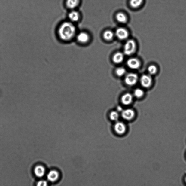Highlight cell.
Listing matches in <instances>:
<instances>
[{"mask_svg": "<svg viewBox=\"0 0 186 186\" xmlns=\"http://www.w3.org/2000/svg\"><path fill=\"white\" fill-rule=\"evenodd\" d=\"M76 34L75 26L69 20L60 23L57 29V36L62 42H67L71 41L75 36Z\"/></svg>", "mask_w": 186, "mask_h": 186, "instance_id": "cell-1", "label": "cell"}, {"mask_svg": "<svg viewBox=\"0 0 186 186\" xmlns=\"http://www.w3.org/2000/svg\"><path fill=\"white\" fill-rule=\"evenodd\" d=\"M136 44L133 40H128L124 45V52L125 55L130 56L133 54L136 51Z\"/></svg>", "mask_w": 186, "mask_h": 186, "instance_id": "cell-2", "label": "cell"}, {"mask_svg": "<svg viewBox=\"0 0 186 186\" xmlns=\"http://www.w3.org/2000/svg\"><path fill=\"white\" fill-rule=\"evenodd\" d=\"M140 82L141 84L144 88H149L152 86L153 80L150 75H143L140 78Z\"/></svg>", "mask_w": 186, "mask_h": 186, "instance_id": "cell-3", "label": "cell"}, {"mask_svg": "<svg viewBox=\"0 0 186 186\" xmlns=\"http://www.w3.org/2000/svg\"><path fill=\"white\" fill-rule=\"evenodd\" d=\"M138 80V76L136 74L131 73L127 75L125 78L124 81L129 86H133L136 84Z\"/></svg>", "mask_w": 186, "mask_h": 186, "instance_id": "cell-4", "label": "cell"}, {"mask_svg": "<svg viewBox=\"0 0 186 186\" xmlns=\"http://www.w3.org/2000/svg\"><path fill=\"white\" fill-rule=\"evenodd\" d=\"M115 35L120 40H124L127 39L128 37L129 33L126 29L122 27H120L116 29Z\"/></svg>", "mask_w": 186, "mask_h": 186, "instance_id": "cell-5", "label": "cell"}, {"mask_svg": "<svg viewBox=\"0 0 186 186\" xmlns=\"http://www.w3.org/2000/svg\"><path fill=\"white\" fill-rule=\"evenodd\" d=\"M127 65L132 69H137L140 67L141 63L140 61L137 58H132L129 59L127 62Z\"/></svg>", "mask_w": 186, "mask_h": 186, "instance_id": "cell-6", "label": "cell"}, {"mask_svg": "<svg viewBox=\"0 0 186 186\" xmlns=\"http://www.w3.org/2000/svg\"><path fill=\"white\" fill-rule=\"evenodd\" d=\"M121 116L123 119L127 120H130L134 117L135 112L133 109H127L122 111Z\"/></svg>", "mask_w": 186, "mask_h": 186, "instance_id": "cell-7", "label": "cell"}, {"mask_svg": "<svg viewBox=\"0 0 186 186\" xmlns=\"http://www.w3.org/2000/svg\"><path fill=\"white\" fill-rule=\"evenodd\" d=\"M114 128L116 133L119 135H122L126 131V126L124 123L118 121L114 125Z\"/></svg>", "mask_w": 186, "mask_h": 186, "instance_id": "cell-8", "label": "cell"}, {"mask_svg": "<svg viewBox=\"0 0 186 186\" xmlns=\"http://www.w3.org/2000/svg\"><path fill=\"white\" fill-rule=\"evenodd\" d=\"M69 21L73 23L77 22L80 18L79 14L75 10H71L68 14Z\"/></svg>", "mask_w": 186, "mask_h": 186, "instance_id": "cell-9", "label": "cell"}, {"mask_svg": "<svg viewBox=\"0 0 186 186\" xmlns=\"http://www.w3.org/2000/svg\"><path fill=\"white\" fill-rule=\"evenodd\" d=\"M47 177L49 181L54 182L58 179L59 174L58 172L56 170H51L47 174Z\"/></svg>", "mask_w": 186, "mask_h": 186, "instance_id": "cell-10", "label": "cell"}, {"mask_svg": "<svg viewBox=\"0 0 186 186\" xmlns=\"http://www.w3.org/2000/svg\"><path fill=\"white\" fill-rule=\"evenodd\" d=\"M133 97L131 93H127L124 94L121 98V102L125 105H128L133 101Z\"/></svg>", "mask_w": 186, "mask_h": 186, "instance_id": "cell-11", "label": "cell"}, {"mask_svg": "<svg viewBox=\"0 0 186 186\" xmlns=\"http://www.w3.org/2000/svg\"><path fill=\"white\" fill-rule=\"evenodd\" d=\"M78 42L81 43H85L88 42L90 39L88 34L85 32H80L76 36Z\"/></svg>", "mask_w": 186, "mask_h": 186, "instance_id": "cell-12", "label": "cell"}, {"mask_svg": "<svg viewBox=\"0 0 186 186\" xmlns=\"http://www.w3.org/2000/svg\"><path fill=\"white\" fill-rule=\"evenodd\" d=\"M34 173L36 177L41 178L44 175L46 170L44 166L41 165H38L35 167Z\"/></svg>", "mask_w": 186, "mask_h": 186, "instance_id": "cell-13", "label": "cell"}, {"mask_svg": "<svg viewBox=\"0 0 186 186\" xmlns=\"http://www.w3.org/2000/svg\"><path fill=\"white\" fill-rule=\"evenodd\" d=\"M80 0H66V6L68 9L74 10L79 5Z\"/></svg>", "mask_w": 186, "mask_h": 186, "instance_id": "cell-14", "label": "cell"}, {"mask_svg": "<svg viewBox=\"0 0 186 186\" xmlns=\"http://www.w3.org/2000/svg\"><path fill=\"white\" fill-rule=\"evenodd\" d=\"M124 55L120 52H118L113 56L112 60L114 63H120L124 59Z\"/></svg>", "mask_w": 186, "mask_h": 186, "instance_id": "cell-15", "label": "cell"}, {"mask_svg": "<svg viewBox=\"0 0 186 186\" xmlns=\"http://www.w3.org/2000/svg\"><path fill=\"white\" fill-rule=\"evenodd\" d=\"M116 19L118 22L122 23H125L127 21L126 15L123 13H119L116 15Z\"/></svg>", "mask_w": 186, "mask_h": 186, "instance_id": "cell-16", "label": "cell"}, {"mask_svg": "<svg viewBox=\"0 0 186 186\" xmlns=\"http://www.w3.org/2000/svg\"><path fill=\"white\" fill-rule=\"evenodd\" d=\"M147 70L149 75L151 76L154 75L158 72V68L155 64H151L148 68Z\"/></svg>", "mask_w": 186, "mask_h": 186, "instance_id": "cell-17", "label": "cell"}, {"mask_svg": "<svg viewBox=\"0 0 186 186\" xmlns=\"http://www.w3.org/2000/svg\"><path fill=\"white\" fill-rule=\"evenodd\" d=\"M144 0H130V6L133 8H137L142 6Z\"/></svg>", "mask_w": 186, "mask_h": 186, "instance_id": "cell-18", "label": "cell"}, {"mask_svg": "<svg viewBox=\"0 0 186 186\" xmlns=\"http://www.w3.org/2000/svg\"><path fill=\"white\" fill-rule=\"evenodd\" d=\"M114 33L110 30L106 31L103 34L104 39L107 41H110L112 40L114 38Z\"/></svg>", "mask_w": 186, "mask_h": 186, "instance_id": "cell-19", "label": "cell"}, {"mask_svg": "<svg viewBox=\"0 0 186 186\" xmlns=\"http://www.w3.org/2000/svg\"><path fill=\"white\" fill-rule=\"evenodd\" d=\"M144 92L140 88H136L134 91V95L137 98H140L143 96Z\"/></svg>", "mask_w": 186, "mask_h": 186, "instance_id": "cell-20", "label": "cell"}, {"mask_svg": "<svg viewBox=\"0 0 186 186\" xmlns=\"http://www.w3.org/2000/svg\"><path fill=\"white\" fill-rule=\"evenodd\" d=\"M119 114L117 111H113L110 113L109 117L112 121H117L119 118Z\"/></svg>", "mask_w": 186, "mask_h": 186, "instance_id": "cell-21", "label": "cell"}, {"mask_svg": "<svg viewBox=\"0 0 186 186\" xmlns=\"http://www.w3.org/2000/svg\"><path fill=\"white\" fill-rule=\"evenodd\" d=\"M126 69L122 67L118 68L116 69L115 71L116 75L119 76V77L124 75L126 74Z\"/></svg>", "mask_w": 186, "mask_h": 186, "instance_id": "cell-22", "label": "cell"}, {"mask_svg": "<svg viewBox=\"0 0 186 186\" xmlns=\"http://www.w3.org/2000/svg\"><path fill=\"white\" fill-rule=\"evenodd\" d=\"M36 186H48V183L46 181L41 180L38 182Z\"/></svg>", "mask_w": 186, "mask_h": 186, "instance_id": "cell-23", "label": "cell"}, {"mask_svg": "<svg viewBox=\"0 0 186 186\" xmlns=\"http://www.w3.org/2000/svg\"><path fill=\"white\" fill-rule=\"evenodd\" d=\"M117 112H122L123 110L122 107L120 106H119L117 107Z\"/></svg>", "mask_w": 186, "mask_h": 186, "instance_id": "cell-24", "label": "cell"}, {"mask_svg": "<svg viewBox=\"0 0 186 186\" xmlns=\"http://www.w3.org/2000/svg\"><path fill=\"white\" fill-rule=\"evenodd\" d=\"M184 181H185V183L186 184V175L185 177V178H184Z\"/></svg>", "mask_w": 186, "mask_h": 186, "instance_id": "cell-25", "label": "cell"}]
</instances>
